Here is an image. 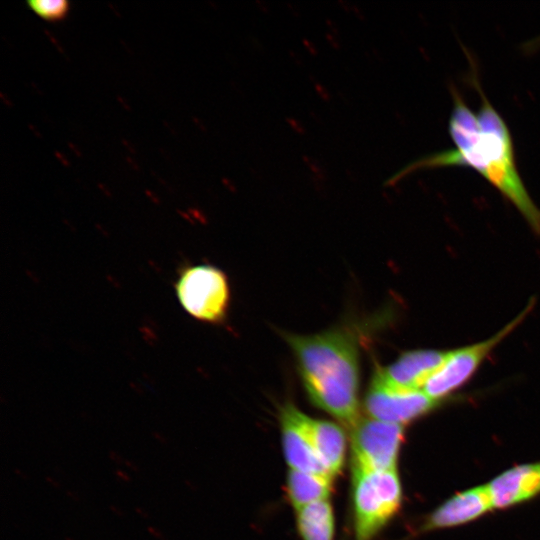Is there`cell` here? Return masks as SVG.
Here are the masks:
<instances>
[{
  "mask_svg": "<svg viewBox=\"0 0 540 540\" xmlns=\"http://www.w3.org/2000/svg\"><path fill=\"white\" fill-rule=\"evenodd\" d=\"M124 465L134 472H139V466L131 460H125Z\"/></svg>",
  "mask_w": 540,
  "mask_h": 540,
  "instance_id": "20",
  "label": "cell"
},
{
  "mask_svg": "<svg viewBox=\"0 0 540 540\" xmlns=\"http://www.w3.org/2000/svg\"><path fill=\"white\" fill-rule=\"evenodd\" d=\"M449 351L436 349L405 351L388 366L377 368L374 376L392 388L422 389L430 376L443 364Z\"/></svg>",
  "mask_w": 540,
  "mask_h": 540,
  "instance_id": "9",
  "label": "cell"
},
{
  "mask_svg": "<svg viewBox=\"0 0 540 540\" xmlns=\"http://www.w3.org/2000/svg\"><path fill=\"white\" fill-rule=\"evenodd\" d=\"M185 484H186L188 487H190L191 489H194V487H195V486L193 485V483H191L189 480H185Z\"/></svg>",
  "mask_w": 540,
  "mask_h": 540,
  "instance_id": "27",
  "label": "cell"
},
{
  "mask_svg": "<svg viewBox=\"0 0 540 540\" xmlns=\"http://www.w3.org/2000/svg\"><path fill=\"white\" fill-rule=\"evenodd\" d=\"M493 508L487 485L470 488L451 497L434 510L422 526V530L458 526L477 519Z\"/></svg>",
  "mask_w": 540,
  "mask_h": 540,
  "instance_id": "10",
  "label": "cell"
},
{
  "mask_svg": "<svg viewBox=\"0 0 540 540\" xmlns=\"http://www.w3.org/2000/svg\"><path fill=\"white\" fill-rule=\"evenodd\" d=\"M297 511V527L303 540H333L335 520L328 500L306 505Z\"/></svg>",
  "mask_w": 540,
  "mask_h": 540,
  "instance_id": "14",
  "label": "cell"
},
{
  "mask_svg": "<svg viewBox=\"0 0 540 540\" xmlns=\"http://www.w3.org/2000/svg\"><path fill=\"white\" fill-rule=\"evenodd\" d=\"M66 494H67V496L69 498H71L74 501H79L80 500V496L77 493H75L74 491L67 490Z\"/></svg>",
  "mask_w": 540,
  "mask_h": 540,
  "instance_id": "25",
  "label": "cell"
},
{
  "mask_svg": "<svg viewBox=\"0 0 540 540\" xmlns=\"http://www.w3.org/2000/svg\"><path fill=\"white\" fill-rule=\"evenodd\" d=\"M314 405L352 430L359 418V341L339 327L313 335H284Z\"/></svg>",
  "mask_w": 540,
  "mask_h": 540,
  "instance_id": "2",
  "label": "cell"
},
{
  "mask_svg": "<svg viewBox=\"0 0 540 540\" xmlns=\"http://www.w3.org/2000/svg\"><path fill=\"white\" fill-rule=\"evenodd\" d=\"M163 540H168V539L164 538Z\"/></svg>",
  "mask_w": 540,
  "mask_h": 540,
  "instance_id": "29",
  "label": "cell"
},
{
  "mask_svg": "<svg viewBox=\"0 0 540 540\" xmlns=\"http://www.w3.org/2000/svg\"><path fill=\"white\" fill-rule=\"evenodd\" d=\"M114 474H115V476L117 477V479L119 481L126 482V483L131 481L130 475L127 472L123 471V470L116 469Z\"/></svg>",
  "mask_w": 540,
  "mask_h": 540,
  "instance_id": "17",
  "label": "cell"
},
{
  "mask_svg": "<svg viewBox=\"0 0 540 540\" xmlns=\"http://www.w3.org/2000/svg\"><path fill=\"white\" fill-rule=\"evenodd\" d=\"M304 425L317 453L333 477L343 468L346 440L339 425L304 414Z\"/></svg>",
  "mask_w": 540,
  "mask_h": 540,
  "instance_id": "12",
  "label": "cell"
},
{
  "mask_svg": "<svg viewBox=\"0 0 540 540\" xmlns=\"http://www.w3.org/2000/svg\"><path fill=\"white\" fill-rule=\"evenodd\" d=\"M522 50L527 54L535 53L538 50H540V35L531 40L526 41L522 45Z\"/></svg>",
  "mask_w": 540,
  "mask_h": 540,
  "instance_id": "16",
  "label": "cell"
},
{
  "mask_svg": "<svg viewBox=\"0 0 540 540\" xmlns=\"http://www.w3.org/2000/svg\"><path fill=\"white\" fill-rule=\"evenodd\" d=\"M470 80L481 96L477 114L467 106L459 92L451 88L453 107L448 131L455 148L412 161L391 175L385 185H394L421 169L468 167L493 185L514 205L531 229L540 234V209L530 197L517 170L510 131L486 98L477 76Z\"/></svg>",
  "mask_w": 540,
  "mask_h": 540,
  "instance_id": "1",
  "label": "cell"
},
{
  "mask_svg": "<svg viewBox=\"0 0 540 540\" xmlns=\"http://www.w3.org/2000/svg\"><path fill=\"white\" fill-rule=\"evenodd\" d=\"M109 508L117 516L122 517V516L125 515L124 511L122 509H120L119 507H117L116 505L112 504V505L109 506Z\"/></svg>",
  "mask_w": 540,
  "mask_h": 540,
  "instance_id": "22",
  "label": "cell"
},
{
  "mask_svg": "<svg viewBox=\"0 0 540 540\" xmlns=\"http://www.w3.org/2000/svg\"><path fill=\"white\" fill-rule=\"evenodd\" d=\"M109 458L116 464H124L125 460L116 451H109Z\"/></svg>",
  "mask_w": 540,
  "mask_h": 540,
  "instance_id": "18",
  "label": "cell"
},
{
  "mask_svg": "<svg viewBox=\"0 0 540 540\" xmlns=\"http://www.w3.org/2000/svg\"><path fill=\"white\" fill-rule=\"evenodd\" d=\"M65 540H74V539L71 537H66Z\"/></svg>",
  "mask_w": 540,
  "mask_h": 540,
  "instance_id": "28",
  "label": "cell"
},
{
  "mask_svg": "<svg viewBox=\"0 0 540 540\" xmlns=\"http://www.w3.org/2000/svg\"><path fill=\"white\" fill-rule=\"evenodd\" d=\"M153 436L161 444H167L168 443L167 438L165 436H163L162 434L158 433V432H154Z\"/></svg>",
  "mask_w": 540,
  "mask_h": 540,
  "instance_id": "23",
  "label": "cell"
},
{
  "mask_svg": "<svg viewBox=\"0 0 540 540\" xmlns=\"http://www.w3.org/2000/svg\"><path fill=\"white\" fill-rule=\"evenodd\" d=\"M333 478L290 469L287 477V494L290 503L298 510L314 502L328 500Z\"/></svg>",
  "mask_w": 540,
  "mask_h": 540,
  "instance_id": "13",
  "label": "cell"
},
{
  "mask_svg": "<svg viewBox=\"0 0 540 540\" xmlns=\"http://www.w3.org/2000/svg\"><path fill=\"white\" fill-rule=\"evenodd\" d=\"M443 402L431 398L422 389L389 387L373 375L364 398V410L372 419L403 425L433 411Z\"/></svg>",
  "mask_w": 540,
  "mask_h": 540,
  "instance_id": "7",
  "label": "cell"
},
{
  "mask_svg": "<svg viewBox=\"0 0 540 540\" xmlns=\"http://www.w3.org/2000/svg\"><path fill=\"white\" fill-rule=\"evenodd\" d=\"M177 299L192 318L211 324L222 323L230 304L226 274L211 264L183 267L174 285Z\"/></svg>",
  "mask_w": 540,
  "mask_h": 540,
  "instance_id": "4",
  "label": "cell"
},
{
  "mask_svg": "<svg viewBox=\"0 0 540 540\" xmlns=\"http://www.w3.org/2000/svg\"><path fill=\"white\" fill-rule=\"evenodd\" d=\"M135 511L138 515H140L143 518H148L149 514L146 510L142 509L141 507H135Z\"/></svg>",
  "mask_w": 540,
  "mask_h": 540,
  "instance_id": "24",
  "label": "cell"
},
{
  "mask_svg": "<svg viewBox=\"0 0 540 540\" xmlns=\"http://www.w3.org/2000/svg\"><path fill=\"white\" fill-rule=\"evenodd\" d=\"M355 540H371L398 512L402 489L397 468L352 467Z\"/></svg>",
  "mask_w": 540,
  "mask_h": 540,
  "instance_id": "3",
  "label": "cell"
},
{
  "mask_svg": "<svg viewBox=\"0 0 540 540\" xmlns=\"http://www.w3.org/2000/svg\"><path fill=\"white\" fill-rule=\"evenodd\" d=\"M352 467L365 470H388L397 465L403 425L360 419L351 430Z\"/></svg>",
  "mask_w": 540,
  "mask_h": 540,
  "instance_id": "6",
  "label": "cell"
},
{
  "mask_svg": "<svg viewBox=\"0 0 540 540\" xmlns=\"http://www.w3.org/2000/svg\"><path fill=\"white\" fill-rule=\"evenodd\" d=\"M45 480L46 482H48L52 487L56 488V489H59L60 488V483L58 480L54 479L53 477L51 476H46L45 477Z\"/></svg>",
  "mask_w": 540,
  "mask_h": 540,
  "instance_id": "21",
  "label": "cell"
},
{
  "mask_svg": "<svg viewBox=\"0 0 540 540\" xmlns=\"http://www.w3.org/2000/svg\"><path fill=\"white\" fill-rule=\"evenodd\" d=\"M494 508H507L540 493V462L515 466L487 484Z\"/></svg>",
  "mask_w": 540,
  "mask_h": 540,
  "instance_id": "11",
  "label": "cell"
},
{
  "mask_svg": "<svg viewBox=\"0 0 540 540\" xmlns=\"http://www.w3.org/2000/svg\"><path fill=\"white\" fill-rule=\"evenodd\" d=\"M304 413L287 403L281 408L282 444L292 470L334 478L320 458L304 425Z\"/></svg>",
  "mask_w": 540,
  "mask_h": 540,
  "instance_id": "8",
  "label": "cell"
},
{
  "mask_svg": "<svg viewBox=\"0 0 540 540\" xmlns=\"http://www.w3.org/2000/svg\"><path fill=\"white\" fill-rule=\"evenodd\" d=\"M534 304V300H531L524 310L493 336L450 350L443 364L430 376L422 390L435 400H447L450 394L473 377L491 351L523 322Z\"/></svg>",
  "mask_w": 540,
  "mask_h": 540,
  "instance_id": "5",
  "label": "cell"
},
{
  "mask_svg": "<svg viewBox=\"0 0 540 540\" xmlns=\"http://www.w3.org/2000/svg\"><path fill=\"white\" fill-rule=\"evenodd\" d=\"M27 4L36 14L49 21L61 20L69 11V2L65 0H30Z\"/></svg>",
  "mask_w": 540,
  "mask_h": 540,
  "instance_id": "15",
  "label": "cell"
},
{
  "mask_svg": "<svg viewBox=\"0 0 540 540\" xmlns=\"http://www.w3.org/2000/svg\"><path fill=\"white\" fill-rule=\"evenodd\" d=\"M14 472L16 475H18L19 477L23 478L24 480H27L29 478V476L23 472L22 470H20L19 468H15L14 469Z\"/></svg>",
  "mask_w": 540,
  "mask_h": 540,
  "instance_id": "26",
  "label": "cell"
},
{
  "mask_svg": "<svg viewBox=\"0 0 540 540\" xmlns=\"http://www.w3.org/2000/svg\"><path fill=\"white\" fill-rule=\"evenodd\" d=\"M147 531H148L153 537H155V538H157V539H159V540H163V539L165 538L164 535H163V533H162L159 529H157V528H155V527H153V526H148V527H147Z\"/></svg>",
  "mask_w": 540,
  "mask_h": 540,
  "instance_id": "19",
  "label": "cell"
}]
</instances>
